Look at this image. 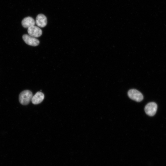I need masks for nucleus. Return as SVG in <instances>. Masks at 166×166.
Listing matches in <instances>:
<instances>
[{
    "label": "nucleus",
    "instance_id": "6",
    "mask_svg": "<svg viewBox=\"0 0 166 166\" xmlns=\"http://www.w3.org/2000/svg\"><path fill=\"white\" fill-rule=\"evenodd\" d=\"M36 22L39 27H44L47 25V18L43 14H39L36 18Z\"/></svg>",
    "mask_w": 166,
    "mask_h": 166
},
{
    "label": "nucleus",
    "instance_id": "5",
    "mask_svg": "<svg viewBox=\"0 0 166 166\" xmlns=\"http://www.w3.org/2000/svg\"><path fill=\"white\" fill-rule=\"evenodd\" d=\"M28 33L29 35L35 38H38L41 36L42 31L40 28L35 25L32 26L28 29Z\"/></svg>",
    "mask_w": 166,
    "mask_h": 166
},
{
    "label": "nucleus",
    "instance_id": "8",
    "mask_svg": "<svg viewBox=\"0 0 166 166\" xmlns=\"http://www.w3.org/2000/svg\"><path fill=\"white\" fill-rule=\"evenodd\" d=\"M44 97V95L43 93L38 92L34 96H33L31 101L34 104H38L41 103L43 101Z\"/></svg>",
    "mask_w": 166,
    "mask_h": 166
},
{
    "label": "nucleus",
    "instance_id": "3",
    "mask_svg": "<svg viewBox=\"0 0 166 166\" xmlns=\"http://www.w3.org/2000/svg\"><path fill=\"white\" fill-rule=\"evenodd\" d=\"M157 110V105L154 102H151L147 104L145 108V112L148 115L152 116L156 113Z\"/></svg>",
    "mask_w": 166,
    "mask_h": 166
},
{
    "label": "nucleus",
    "instance_id": "2",
    "mask_svg": "<svg viewBox=\"0 0 166 166\" xmlns=\"http://www.w3.org/2000/svg\"><path fill=\"white\" fill-rule=\"evenodd\" d=\"M129 97L131 99L137 102H140L144 99V96L139 91L135 89L130 90L128 93Z\"/></svg>",
    "mask_w": 166,
    "mask_h": 166
},
{
    "label": "nucleus",
    "instance_id": "4",
    "mask_svg": "<svg viewBox=\"0 0 166 166\" xmlns=\"http://www.w3.org/2000/svg\"><path fill=\"white\" fill-rule=\"evenodd\" d=\"M22 39L26 44L31 46H37L40 43V41L38 39L28 35H23Z\"/></svg>",
    "mask_w": 166,
    "mask_h": 166
},
{
    "label": "nucleus",
    "instance_id": "7",
    "mask_svg": "<svg viewBox=\"0 0 166 166\" xmlns=\"http://www.w3.org/2000/svg\"><path fill=\"white\" fill-rule=\"evenodd\" d=\"M35 23L34 19L31 17H26L22 21V25L25 28L28 29L29 27L35 25Z\"/></svg>",
    "mask_w": 166,
    "mask_h": 166
},
{
    "label": "nucleus",
    "instance_id": "1",
    "mask_svg": "<svg viewBox=\"0 0 166 166\" xmlns=\"http://www.w3.org/2000/svg\"><path fill=\"white\" fill-rule=\"evenodd\" d=\"M33 97V94L31 91L28 90L24 91L19 95V102L23 105H27L32 100Z\"/></svg>",
    "mask_w": 166,
    "mask_h": 166
}]
</instances>
